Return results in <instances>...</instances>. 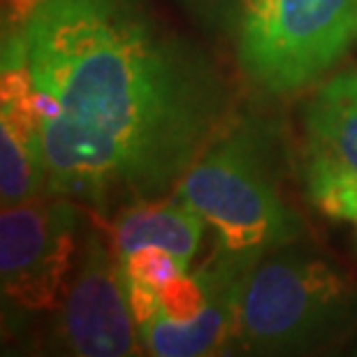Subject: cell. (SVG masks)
<instances>
[{
    "instance_id": "cell-1",
    "label": "cell",
    "mask_w": 357,
    "mask_h": 357,
    "mask_svg": "<svg viewBox=\"0 0 357 357\" xmlns=\"http://www.w3.org/2000/svg\"><path fill=\"white\" fill-rule=\"evenodd\" d=\"M24 35L47 192L98 218L174 192L232 121L225 75L153 0H40Z\"/></svg>"
},
{
    "instance_id": "cell-2",
    "label": "cell",
    "mask_w": 357,
    "mask_h": 357,
    "mask_svg": "<svg viewBox=\"0 0 357 357\" xmlns=\"http://www.w3.org/2000/svg\"><path fill=\"white\" fill-rule=\"evenodd\" d=\"M174 192L213 230V253L246 271L304 232L281 192L274 130L258 119L230 121Z\"/></svg>"
},
{
    "instance_id": "cell-3",
    "label": "cell",
    "mask_w": 357,
    "mask_h": 357,
    "mask_svg": "<svg viewBox=\"0 0 357 357\" xmlns=\"http://www.w3.org/2000/svg\"><path fill=\"white\" fill-rule=\"evenodd\" d=\"M357 332V281L330 258L285 246L246 276L237 346L255 355L330 348Z\"/></svg>"
},
{
    "instance_id": "cell-4",
    "label": "cell",
    "mask_w": 357,
    "mask_h": 357,
    "mask_svg": "<svg viewBox=\"0 0 357 357\" xmlns=\"http://www.w3.org/2000/svg\"><path fill=\"white\" fill-rule=\"evenodd\" d=\"M237 61L255 89L295 96L357 45V0H241Z\"/></svg>"
},
{
    "instance_id": "cell-5",
    "label": "cell",
    "mask_w": 357,
    "mask_h": 357,
    "mask_svg": "<svg viewBox=\"0 0 357 357\" xmlns=\"http://www.w3.org/2000/svg\"><path fill=\"white\" fill-rule=\"evenodd\" d=\"M79 230V204L54 192L3 206L0 288L5 302L31 313L59 309L77 262Z\"/></svg>"
},
{
    "instance_id": "cell-6",
    "label": "cell",
    "mask_w": 357,
    "mask_h": 357,
    "mask_svg": "<svg viewBox=\"0 0 357 357\" xmlns=\"http://www.w3.org/2000/svg\"><path fill=\"white\" fill-rule=\"evenodd\" d=\"M49 351L73 357L144 353L119 258L102 225L82 227L73 276L49 332Z\"/></svg>"
},
{
    "instance_id": "cell-7",
    "label": "cell",
    "mask_w": 357,
    "mask_h": 357,
    "mask_svg": "<svg viewBox=\"0 0 357 357\" xmlns=\"http://www.w3.org/2000/svg\"><path fill=\"white\" fill-rule=\"evenodd\" d=\"M0 59V199L3 206L47 192L38 93L24 33H3Z\"/></svg>"
},
{
    "instance_id": "cell-8",
    "label": "cell",
    "mask_w": 357,
    "mask_h": 357,
    "mask_svg": "<svg viewBox=\"0 0 357 357\" xmlns=\"http://www.w3.org/2000/svg\"><path fill=\"white\" fill-rule=\"evenodd\" d=\"M302 176L313 204L357 185V70L327 77L306 102Z\"/></svg>"
},
{
    "instance_id": "cell-9",
    "label": "cell",
    "mask_w": 357,
    "mask_h": 357,
    "mask_svg": "<svg viewBox=\"0 0 357 357\" xmlns=\"http://www.w3.org/2000/svg\"><path fill=\"white\" fill-rule=\"evenodd\" d=\"M218 262V278L209 302L192 320H172L153 313L137 325L144 353L155 357H204L227 353L237 346L241 288L251 271L211 253Z\"/></svg>"
},
{
    "instance_id": "cell-10",
    "label": "cell",
    "mask_w": 357,
    "mask_h": 357,
    "mask_svg": "<svg viewBox=\"0 0 357 357\" xmlns=\"http://www.w3.org/2000/svg\"><path fill=\"white\" fill-rule=\"evenodd\" d=\"M204 230L206 220L174 192L172 197L146 199L116 211L107 232L119 262L144 248H160L190 267Z\"/></svg>"
},
{
    "instance_id": "cell-11",
    "label": "cell",
    "mask_w": 357,
    "mask_h": 357,
    "mask_svg": "<svg viewBox=\"0 0 357 357\" xmlns=\"http://www.w3.org/2000/svg\"><path fill=\"white\" fill-rule=\"evenodd\" d=\"M199 24L209 28L227 26L232 21H237L239 3L241 0H178Z\"/></svg>"
},
{
    "instance_id": "cell-12",
    "label": "cell",
    "mask_w": 357,
    "mask_h": 357,
    "mask_svg": "<svg viewBox=\"0 0 357 357\" xmlns=\"http://www.w3.org/2000/svg\"><path fill=\"white\" fill-rule=\"evenodd\" d=\"M316 206L330 218L353 223L357 232V185H348V188H339L330 192L320 202H316Z\"/></svg>"
},
{
    "instance_id": "cell-13",
    "label": "cell",
    "mask_w": 357,
    "mask_h": 357,
    "mask_svg": "<svg viewBox=\"0 0 357 357\" xmlns=\"http://www.w3.org/2000/svg\"><path fill=\"white\" fill-rule=\"evenodd\" d=\"M40 0H0L3 7V33H24Z\"/></svg>"
}]
</instances>
